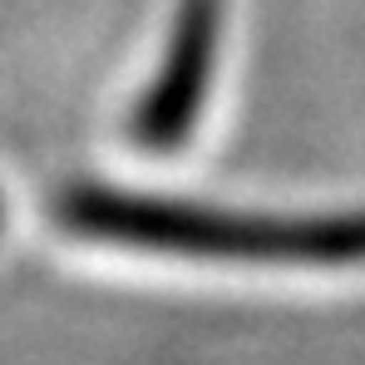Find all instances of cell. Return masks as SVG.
I'll use <instances>...</instances> for the list:
<instances>
[{
  "label": "cell",
  "mask_w": 365,
  "mask_h": 365,
  "mask_svg": "<svg viewBox=\"0 0 365 365\" xmlns=\"http://www.w3.org/2000/svg\"><path fill=\"white\" fill-rule=\"evenodd\" d=\"M69 232L153 252H187L212 262H365V212L351 217H242L168 197H138L114 187H69L60 197Z\"/></svg>",
  "instance_id": "cell-1"
},
{
  "label": "cell",
  "mask_w": 365,
  "mask_h": 365,
  "mask_svg": "<svg viewBox=\"0 0 365 365\" xmlns=\"http://www.w3.org/2000/svg\"><path fill=\"white\" fill-rule=\"evenodd\" d=\"M222 5L227 0H178V25L173 40L163 50V69L153 79V89L143 94L138 114H133V138L153 153L178 148L192 133L207 79H212V50L222 35Z\"/></svg>",
  "instance_id": "cell-2"
}]
</instances>
